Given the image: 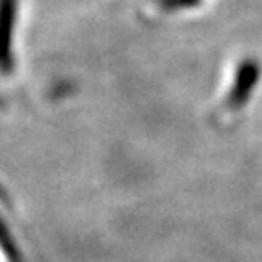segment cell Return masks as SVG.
Wrapping results in <instances>:
<instances>
[{
    "label": "cell",
    "instance_id": "cell-3",
    "mask_svg": "<svg viewBox=\"0 0 262 262\" xmlns=\"http://www.w3.org/2000/svg\"><path fill=\"white\" fill-rule=\"evenodd\" d=\"M200 0H158V6L163 10H183V8H190V6H196Z\"/></svg>",
    "mask_w": 262,
    "mask_h": 262
},
{
    "label": "cell",
    "instance_id": "cell-1",
    "mask_svg": "<svg viewBox=\"0 0 262 262\" xmlns=\"http://www.w3.org/2000/svg\"><path fill=\"white\" fill-rule=\"evenodd\" d=\"M18 14L19 0H0V70H10L14 62Z\"/></svg>",
    "mask_w": 262,
    "mask_h": 262
},
{
    "label": "cell",
    "instance_id": "cell-2",
    "mask_svg": "<svg viewBox=\"0 0 262 262\" xmlns=\"http://www.w3.org/2000/svg\"><path fill=\"white\" fill-rule=\"evenodd\" d=\"M260 78V66L254 60H245L243 64H239L237 74H235V82L231 85V92L227 97V107L231 109H239L243 107V103L249 99V95L253 92V88L256 85Z\"/></svg>",
    "mask_w": 262,
    "mask_h": 262
}]
</instances>
